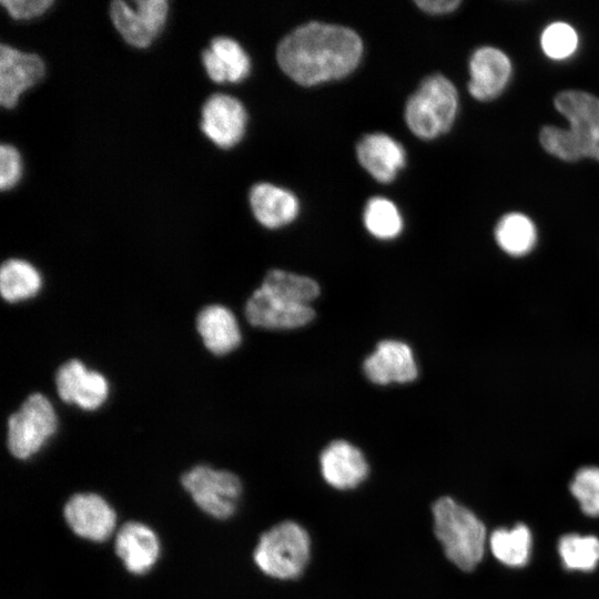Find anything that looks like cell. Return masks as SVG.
Masks as SVG:
<instances>
[{"label":"cell","instance_id":"obj_1","mask_svg":"<svg viewBox=\"0 0 599 599\" xmlns=\"http://www.w3.org/2000/svg\"><path fill=\"white\" fill-rule=\"evenodd\" d=\"M362 40L349 28L323 22L297 27L278 43L281 69L302 85L339 79L358 64Z\"/></svg>","mask_w":599,"mask_h":599},{"label":"cell","instance_id":"obj_2","mask_svg":"<svg viewBox=\"0 0 599 599\" xmlns=\"http://www.w3.org/2000/svg\"><path fill=\"white\" fill-rule=\"evenodd\" d=\"M554 103L569 128L544 126L539 134L542 148L562 161L589 158L599 162V99L586 91L566 90Z\"/></svg>","mask_w":599,"mask_h":599},{"label":"cell","instance_id":"obj_3","mask_svg":"<svg viewBox=\"0 0 599 599\" xmlns=\"http://www.w3.org/2000/svg\"><path fill=\"white\" fill-rule=\"evenodd\" d=\"M434 532L446 557L465 571L483 559L486 529L477 516L450 497H440L432 506Z\"/></svg>","mask_w":599,"mask_h":599},{"label":"cell","instance_id":"obj_4","mask_svg":"<svg viewBox=\"0 0 599 599\" xmlns=\"http://www.w3.org/2000/svg\"><path fill=\"white\" fill-rule=\"evenodd\" d=\"M311 549L307 530L296 521L284 520L260 537L253 559L265 576L276 580H293L306 569Z\"/></svg>","mask_w":599,"mask_h":599},{"label":"cell","instance_id":"obj_5","mask_svg":"<svg viewBox=\"0 0 599 599\" xmlns=\"http://www.w3.org/2000/svg\"><path fill=\"white\" fill-rule=\"evenodd\" d=\"M458 109L454 84L441 74L425 78L408 98L405 120L410 131L422 139H434L453 125Z\"/></svg>","mask_w":599,"mask_h":599},{"label":"cell","instance_id":"obj_6","mask_svg":"<svg viewBox=\"0 0 599 599\" xmlns=\"http://www.w3.org/2000/svg\"><path fill=\"white\" fill-rule=\"evenodd\" d=\"M58 418L51 402L42 394H31L8 420V448L19 458L38 453L53 436Z\"/></svg>","mask_w":599,"mask_h":599},{"label":"cell","instance_id":"obj_7","mask_svg":"<svg viewBox=\"0 0 599 599\" xmlns=\"http://www.w3.org/2000/svg\"><path fill=\"white\" fill-rule=\"evenodd\" d=\"M181 483L207 515L226 519L235 512L242 485L233 473L200 465L186 471Z\"/></svg>","mask_w":599,"mask_h":599},{"label":"cell","instance_id":"obj_8","mask_svg":"<svg viewBox=\"0 0 599 599\" xmlns=\"http://www.w3.org/2000/svg\"><path fill=\"white\" fill-rule=\"evenodd\" d=\"M169 12L165 0H114L110 18L122 38L135 48H146L162 31Z\"/></svg>","mask_w":599,"mask_h":599},{"label":"cell","instance_id":"obj_9","mask_svg":"<svg viewBox=\"0 0 599 599\" xmlns=\"http://www.w3.org/2000/svg\"><path fill=\"white\" fill-rule=\"evenodd\" d=\"M247 113L240 100L229 94L210 95L201 110L200 128L217 146L235 145L245 132Z\"/></svg>","mask_w":599,"mask_h":599},{"label":"cell","instance_id":"obj_10","mask_svg":"<svg viewBox=\"0 0 599 599\" xmlns=\"http://www.w3.org/2000/svg\"><path fill=\"white\" fill-rule=\"evenodd\" d=\"M245 315L253 326L291 329L309 323L315 313L311 305L283 300L260 286L248 298Z\"/></svg>","mask_w":599,"mask_h":599},{"label":"cell","instance_id":"obj_11","mask_svg":"<svg viewBox=\"0 0 599 599\" xmlns=\"http://www.w3.org/2000/svg\"><path fill=\"white\" fill-rule=\"evenodd\" d=\"M55 386L59 397L85 410L99 408L106 399L109 384L106 378L90 370L78 359L62 364L55 374Z\"/></svg>","mask_w":599,"mask_h":599},{"label":"cell","instance_id":"obj_12","mask_svg":"<svg viewBox=\"0 0 599 599\" xmlns=\"http://www.w3.org/2000/svg\"><path fill=\"white\" fill-rule=\"evenodd\" d=\"M64 518L78 536L92 541H104L113 532L116 515L101 496L92 493L73 495L64 505Z\"/></svg>","mask_w":599,"mask_h":599},{"label":"cell","instance_id":"obj_13","mask_svg":"<svg viewBox=\"0 0 599 599\" xmlns=\"http://www.w3.org/2000/svg\"><path fill=\"white\" fill-rule=\"evenodd\" d=\"M43 60L35 53L23 52L8 44L0 45V103L13 108L23 91L44 75Z\"/></svg>","mask_w":599,"mask_h":599},{"label":"cell","instance_id":"obj_14","mask_svg":"<svg viewBox=\"0 0 599 599\" xmlns=\"http://www.w3.org/2000/svg\"><path fill=\"white\" fill-rule=\"evenodd\" d=\"M321 474L327 485L338 490L358 487L369 471L367 460L353 444L335 440L319 456Z\"/></svg>","mask_w":599,"mask_h":599},{"label":"cell","instance_id":"obj_15","mask_svg":"<svg viewBox=\"0 0 599 599\" xmlns=\"http://www.w3.org/2000/svg\"><path fill=\"white\" fill-rule=\"evenodd\" d=\"M366 377L378 385L408 383L417 377V365L410 347L399 341L386 339L365 359Z\"/></svg>","mask_w":599,"mask_h":599},{"label":"cell","instance_id":"obj_16","mask_svg":"<svg viewBox=\"0 0 599 599\" xmlns=\"http://www.w3.org/2000/svg\"><path fill=\"white\" fill-rule=\"evenodd\" d=\"M469 73V93L479 101H490L505 89L511 73V63L499 49L481 47L470 58Z\"/></svg>","mask_w":599,"mask_h":599},{"label":"cell","instance_id":"obj_17","mask_svg":"<svg viewBox=\"0 0 599 599\" xmlns=\"http://www.w3.org/2000/svg\"><path fill=\"white\" fill-rule=\"evenodd\" d=\"M115 552L130 572L142 575L156 562L160 542L150 527L130 521L124 524L116 534Z\"/></svg>","mask_w":599,"mask_h":599},{"label":"cell","instance_id":"obj_18","mask_svg":"<svg viewBox=\"0 0 599 599\" xmlns=\"http://www.w3.org/2000/svg\"><path fill=\"white\" fill-rule=\"evenodd\" d=\"M356 150L362 166L379 182H390L405 165V150L385 133L366 134Z\"/></svg>","mask_w":599,"mask_h":599},{"label":"cell","instance_id":"obj_19","mask_svg":"<svg viewBox=\"0 0 599 599\" xmlns=\"http://www.w3.org/2000/svg\"><path fill=\"white\" fill-rule=\"evenodd\" d=\"M202 62L209 78L223 83L244 80L251 69V61L241 44L229 37L214 38L202 52Z\"/></svg>","mask_w":599,"mask_h":599},{"label":"cell","instance_id":"obj_20","mask_svg":"<svg viewBox=\"0 0 599 599\" xmlns=\"http://www.w3.org/2000/svg\"><path fill=\"white\" fill-rule=\"evenodd\" d=\"M250 204L256 220L270 229L288 224L300 209L292 192L270 183H257L251 189Z\"/></svg>","mask_w":599,"mask_h":599},{"label":"cell","instance_id":"obj_21","mask_svg":"<svg viewBox=\"0 0 599 599\" xmlns=\"http://www.w3.org/2000/svg\"><path fill=\"white\" fill-rule=\"evenodd\" d=\"M196 329L205 347L215 355L227 354L241 343L237 321L222 305L204 307L196 317Z\"/></svg>","mask_w":599,"mask_h":599},{"label":"cell","instance_id":"obj_22","mask_svg":"<svg viewBox=\"0 0 599 599\" xmlns=\"http://www.w3.org/2000/svg\"><path fill=\"white\" fill-rule=\"evenodd\" d=\"M42 278L37 268L24 260L10 258L1 265L0 292L8 302H19L34 296Z\"/></svg>","mask_w":599,"mask_h":599},{"label":"cell","instance_id":"obj_23","mask_svg":"<svg viewBox=\"0 0 599 599\" xmlns=\"http://www.w3.org/2000/svg\"><path fill=\"white\" fill-rule=\"evenodd\" d=\"M495 237L504 252L511 256H522L535 246L537 232L534 223L526 215L509 213L497 223Z\"/></svg>","mask_w":599,"mask_h":599},{"label":"cell","instance_id":"obj_24","mask_svg":"<svg viewBox=\"0 0 599 599\" xmlns=\"http://www.w3.org/2000/svg\"><path fill=\"white\" fill-rule=\"evenodd\" d=\"M261 286L283 300L302 305H311L319 294V287L312 278L281 270L270 271Z\"/></svg>","mask_w":599,"mask_h":599},{"label":"cell","instance_id":"obj_25","mask_svg":"<svg viewBox=\"0 0 599 599\" xmlns=\"http://www.w3.org/2000/svg\"><path fill=\"white\" fill-rule=\"evenodd\" d=\"M489 542L493 555L507 566L521 567L528 561L531 535L522 524L512 529L495 530Z\"/></svg>","mask_w":599,"mask_h":599},{"label":"cell","instance_id":"obj_26","mask_svg":"<svg viewBox=\"0 0 599 599\" xmlns=\"http://www.w3.org/2000/svg\"><path fill=\"white\" fill-rule=\"evenodd\" d=\"M364 223L372 235L383 240L396 237L403 227V220L395 204L382 196L372 197L367 202Z\"/></svg>","mask_w":599,"mask_h":599},{"label":"cell","instance_id":"obj_27","mask_svg":"<svg viewBox=\"0 0 599 599\" xmlns=\"http://www.w3.org/2000/svg\"><path fill=\"white\" fill-rule=\"evenodd\" d=\"M558 550L568 569L591 570L599 561V540L593 536L566 535L559 540Z\"/></svg>","mask_w":599,"mask_h":599},{"label":"cell","instance_id":"obj_28","mask_svg":"<svg viewBox=\"0 0 599 599\" xmlns=\"http://www.w3.org/2000/svg\"><path fill=\"white\" fill-rule=\"evenodd\" d=\"M570 490L585 514L599 516V468L579 469L570 484Z\"/></svg>","mask_w":599,"mask_h":599},{"label":"cell","instance_id":"obj_29","mask_svg":"<svg viewBox=\"0 0 599 599\" xmlns=\"http://www.w3.org/2000/svg\"><path fill=\"white\" fill-rule=\"evenodd\" d=\"M578 45L575 29L564 22L549 24L541 34V48L552 59H565L571 55Z\"/></svg>","mask_w":599,"mask_h":599},{"label":"cell","instance_id":"obj_30","mask_svg":"<svg viewBox=\"0 0 599 599\" xmlns=\"http://www.w3.org/2000/svg\"><path fill=\"white\" fill-rule=\"evenodd\" d=\"M22 163L19 151L11 144L0 146V190L13 187L21 177Z\"/></svg>","mask_w":599,"mask_h":599},{"label":"cell","instance_id":"obj_31","mask_svg":"<svg viewBox=\"0 0 599 599\" xmlns=\"http://www.w3.org/2000/svg\"><path fill=\"white\" fill-rule=\"evenodd\" d=\"M52 4V0H1V6L13 19L18 20H27L41 16Z\"/></svg>","mask_w":599,"mask_h":599},{"label":"cell","instance_id":"obj_32","mask_svg":"<svg viewBox=\"0 0 599 599\" xmlns=\"http://www.w3.org/2000/svg\"><path fill=\"white\" fill-rule=\"evenodd\" d=\"M415 3L424 11L440 14L454 11L459 4V0H418Z\"/></svg>","mask_w":599,"mask_h":599}]
</instances>
